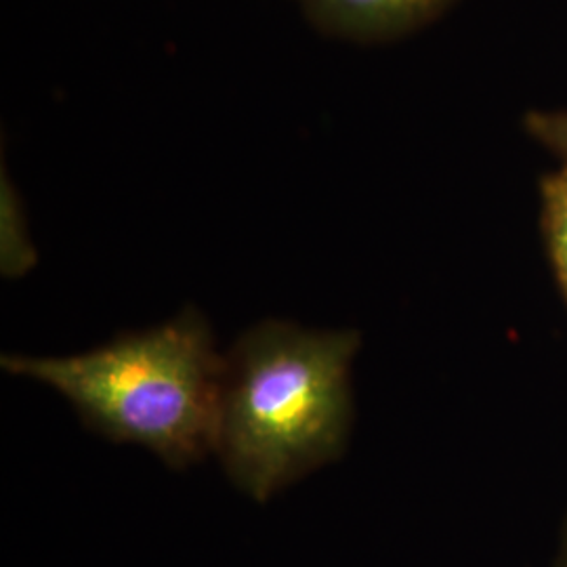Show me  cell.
Returning a JSON list of instances; mask_svg holds the SVG:
<instances>
[{
	"label": "cell",
	"instance_id": "obj_1",
	"mask_svg": "<svg viewBox=\"0 0 567 567\" xmlns=\"http://www.w3.org/2000/svg\"><path fill=\"white\" fill-rule=\"evenodd\" d=\"M358 330L265 320L225 355L215 454L257 503L343 456Z\"/></svg>",
	"mask_w": 567,
	"mask_h": 567
},
{
	"label": "cell",
	"instance_id": "obj_2",
	"mask_svg": "<svg viewBox=\"0 0 567 567\" xmlns=\"http://www.w3.org/2000/svg\"><path fill=\"white\" fill-rule=\"evenodd\" d=\"M224 364L196 307L81 355H2L7 372L53 386L97 435L177 471L215 452Z\"/></svg>",
	"mask_w": 567,
	"mask_h": 567
},
{
	"label": "cell",
	"instance_id": "obj_3",
	"mask_svg": "<svg viewBox=\"0 0 567 567\" xmlns=\"http://www.w3.org/2000/svg\"><path fill=\"white\" fill-rule=\"evenodd\" d=\"M307 20L341 41L377 42L419 30L452 0H299Z\"/></svg>",
	"mask_w": 567,
	"mask_h": 567
},
{
	"label": "cell",
	"instance_id": "obj_4",
	"mask_svg": "<svg viewBox=\"0 0 567 567\" xmlns=\"http://www.w3.org/2000/svg\"><path fill=\"white\" fill-rule=\"evenodd\" d=\"M25 206L7 168L0 175V269L4 278H21L37 265Z\"/></svg>",
	"mask_w": 567,
	"mask_h": 567
},
{
	"label": "cell",
	"instance_id": "obj_5",
	"mask_svg": "<svg viewBox=\"0 0 567 567\" xmlns=\"http://www.w3.org/2000/svg\"><path fill=\"white\" fill-rule=\"evenodd\" d=\"M540 204L548 257L567 301V164L543 177Z\"/></svg>",
	"mask_w": 567,
	"mask_h": 567
},
{
	"label": "cell",
	"instance_id": "obj_6",
	"mask_svg": "<svg viewBox=\"0 0 567 567\" xmlns=\"http://www.w3.org/2000/svg\"><path fill=\"white\" fill-rule=\"evenodd\" d=\"M524 128L534 142L567 164V110H529Z\"/></svg>",
	"mask_w": 567,
	"mask_h": 567
},
{
	"label": "cell",
	"instance_id": "obj_7",
	"mask_svg": "<svg viewBox=\"0 0 567 567\" xmlns=\"http://www.w3.org/2000/svg\"><path fill=\"white\" fill-rule=\"evenodd\" d=\"M553 567H567V519L564 526V534H561V543H559V550L555 557V566Z\"/></svg>",
	"mask_w": 567,
	"mask_h": 567
}]
</instances>
